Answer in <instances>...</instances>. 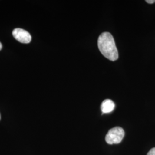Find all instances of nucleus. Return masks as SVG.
I'll return each instance as SVG.
<instances>
[{
  "mask_svg": "<svg viewBox=\"0 0 155 155\" xmlns=\"http://www.w3.org/2000/svg\"><path fill=\"white\" fill-rule=\"evenodd\" d=\"M98 46L101 53L111 61H116L118 58V52L114 39L111 33H101L98 40Z\"/></svg>",
  "mask_w": 155,
  "mask_h": 155,
  "instance_id": "nucleus-1",
  "label": "nucleus"
},
{
  "mask_svg": "<svg viewBox=\"0 0 155 155\" xmlns=\"http://www.w3.org/2000/svg\"><path fill=\"white\" fill-rule=\"evenodd\" d=\"M125 136V132L122 127H113L110 129L106 135V142L108 144H118L122 141Z\"/></svg>",
  "mask_w": 155,
  "mask_h": 155,
  "instance_id": "nucleus-2",
  "label": "nucleus"
},
{
  "mask_svg": "<svg viewBox=\"0 0 155 155\" xmlns=\"http://www.w3.org/2000/svg\"><path fill=\"white\" fill-rule=\"evenodd\" d=\"M12 34L13 37L17 41L22 43L28 44L31 42L32 40V37L30 33L27 31L21 28L15 29L12 32Z\"/></svg>",
  "mask_w": 155,
  "mask_h": 155,
  "instance_id": "nucleus-3",
  "label": "nucleus"
},
{
  "mask_svg": "<svg viewBox=\"0 0 155 155\" xmlns=\"http://www.w3.org/2000/svg\"><path fill=\"white\" fill-rule=\"evenodd\" d=\"M101 108L103 114L109 113L114 110L115 108V104L113 101L106 99L102 102Z\"/></svg>",
  "mask_w": 155,
  "mask_h": 155,
  "instance_id": "nucleus-4",
  "label": "nucleus"
},
{
  "mask_svg": "<svg viewBox=\"0 0 155 155\" xmlns=\"http://www.w3.org/2000/svg\"><path fill=\"white\" fill-rule=\"evenodd\" d=\"M147 155H155V148H153L150 150Z\"/></svg>",
  "mask_w": 155,
  "mask_h": 155,
  "instance_id": "nucleus-5",
  "label": "nucleus"
},
{
  "mask_svg": "<svg viewBox=\"0 0 155 155\" xmlns=\"http://www.w3.org/2000/svg\"><path fill=\"white\" fill-rule=\"evenodd\" d=\"M146 2H147V3H148V4H152L155 3V0H147V1H146Z\"/></svg>",
  "mask_w": 155,
  "mask_h": 155,
  "instance_id": "nucleus-6",
  "label": "nucleus"
},
{
  "mask_svg": "<svg viewBox=\"0 0 155 155\" xmlns=\"http://www.w3.org/2000/svg\"><path fill=\"white\" fill-rule=\"evenodd\" d=\"M2 48V45H1V43H0V51L1 50Z\"/></svg>",
  "mask_w": 155,
  "mask_h": 155,
  "instance_id": "nucleus-7",
  "label": "nucleus"
},
{
  "mask_svg": "<svg viewBox=\"0 0 155 155\" xmlns=\"http://www.w3.org/2000/svg\"><path fill=\"white\" fill-rule=\"evenodd\" d=\"M0 120H1V114H0Z\"/></svg>",
  "mask_w": 155,
  "mask_h": 155,
  "instance_id": "nucleus-8",
  "label": "nucleus"
}]
</instances>
